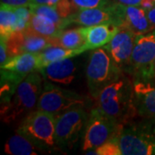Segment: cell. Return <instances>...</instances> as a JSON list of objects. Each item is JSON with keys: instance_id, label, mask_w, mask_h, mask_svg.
<instances>
[{"instance_id": "cell-31", "label": "cell", "mask_w": 155, "mask_h": 155, "mask_svg": "<svg viewBox=\"0 0 155 155\" xmlns=\"http://www.w3.org/2000/svg\"><path fill=\"white\" fill-rule=\"evenodd\" d=\"M149 78H155V61L153 62V68H152V71H151V73H150Z\"/></svg>"}, {"instance_id": "cell-4", "label": "cell", "mask_w": 155, "mask_h": 155, "mask_svg": "<svg viewBox=\"0 0 155 155\" xmlns=\"http://www.w3.org/2000/svg\"><path fill=\"white\" fill-rule=\"evenodd\" d=\"M122 73V69L104 47L93 50L89 56L85 69L87 87L91 96L97 99L100 92L121 77Z\"/></svg>"}, {"instance_id": "cell-15", "label": "cell", "mask_w": 155, "mask_h": 155, "mask_svg": "<svg viewBox=\"0 0 155 155\" xmlns=\"http://www.w3.org/2000/svg\"><path fill=\"white\" fill-rule=\"evenodd\" d=\"M43 79L52 83L68 85L72 83L76 78L77 65L72 58L51 63L40 70Z\"/></svg>"}, {"instance_id": "cell-8", "label": "cell", "mask_w": 155, "mask_h": 155, "mask_svg": "<svg viewBox=\"0 0 155 155\" xmlns=\"http://www.w3.org/2000/svg\"><path fill=\"white\" fill-rule=\"evenodd\" d=\"M83 96L75 91L61 88L52 82L44 80L36 109L58 115L76 106H84Z\"/></svg>"}, {"instance_id": "cell-26", "label": "cell", "mask_w": 155, "mask_h": 155, "mask_svg": "<svg viewBox=\"0 0 155 155\" xmlns=\"http://www.w3.org/2000/svg\"><path fill=\"white\" fill-rule=\"evenodd\" d=\"M1 4L11 7L30 6L33 4V0H1Z\"/></svg>"}, {"instance_id": "cell-12", "label": "cell", "mask_w": 155, "mask_h": 155, "mask_svg": "<svg viewBox=\"0 0 155 155\" xmlns=\"http://www.w3.org/2000/svg\"><path fill=\"white\" fill-rule=\"evenodd\" d=\"M133 86L138 117L155 119V78H133Z\"/></svg>"}, {"instance_id": "cell-14", "label": "cell", "mask_w": 155, "mask_h": 155, "mask_svg": "<svg viewBox=\"0 0 155 155\" xmlns=\"http://www.w3.org/2000/svg\"><path fill=\"white\" fill-rule=\"evenodd\" d=\"M115 16L111 8V5L108 7H97L78 10L74 14L68 17L65 26L71 24H78L82 27L93 26L102 23H114Z\"/></svg>"}, {"instance_id": "cell-20", "label": "cell", "mask_w": 155, "mask_h": 155, "mask_svg": "<svg viewBox=\"0 0 155 155\" xmlns=\"http://www.w3.org/2000/svg\"><path fill=\"white\" fill-rule=\"evenodd\" d=\"M28 28L41 35L50 37V38L58 37L64 30L59 25H57L48 18L40 15H35L33 13L30 17Z\"/></svg>"}, {"instance_id": "cell-5", "label": "cell", "mask_w": 155, "mask_h": 155, "mask_svg": "<svg viewBox=\"0 0 155 155\" xmlns=\"http://www.w3.org/2000/svg\"><path fill=\"white\" fill-rule=\"evenodd\" d=\"M55 122L54 115L36 109L24 116L17 132L32 141L41 152L52 151L57 148Z\"/></svg>"}, {"instance_id": "cell-6", "label": "cell", "mask_w": 155, "mask_h": 155, "mask_svg": "<svg viewBox=\"0 0 155 155\" xmlns=\"http://www.w3.org/2000/svg\"><path fill=\"white\" fill-rule=\"evenodd\" d=\"M88 116L83 106H76L56 115L55 140L58 149L67 151L74 147Z\"/></svg>"}, {"instance_id": "cell-10", "label": "cell", "mask_w": 155, "mask_h": 155, "mask_svg": "<svg viewBox=\"0 0 155 155\" xmlns=\"http://www.w3.org/2000/svg\"><path fill=\"white\" fill-rule=\"evenodd\" d=\"M111 8L114 12V24L119 28H125L135 35H140L153 30L148 20L147 11L140 6L124 5L112 3Z\"/></svg>"}, {"instance_id": "cell-18", "label": "cell", "mask_w": 155, "mask_h": 155, "mask_svg": "<svg viewBox=\"0 0 155 155\" xmlns=\"http://www.w3.org/2000/svg\"><path fill=\"white\" fill-rule=\"evenodd\" d=\"M84 48L78 49H67L59 46H51L38 53V64L36 71H40L51 63L67 58H72L85 52Z\"/></svg>"}, {"instance_id": "cell-19", "label": "cell", "mask_w": 155, "mask_h": 155, "mask_svg": "<svg viewBox=\"0 0 155 155\" xmlns=\"http://www.w3.org/2000/svg\"><path fill=\"white\" fill-rule=\"evenodd\" d=\"M5 152L11 155H37L41 151L28 138L17 132L7 140Z\"/></svg>"}, {"instance_id": "cell-22", "label": "cell", "mask_w": 155, "mask_h": 155, "mask_svg": "<svg viewBox=\"0 0 155 155\" xmlns=\"http://www.w3.org/2000/svg\"><path fill=\"white\" fill-rule=\"evenodd\" d=\"M55 43L56 46L67 49H78L84 48V36L82 27L63 30L61 35L55 38Z\"/></svg>"}, {"instance_id": "cell-30", "label": "cell", "mask_w": 155, "mask_h": 155, "mask_svg": "<svg viewBox=\"0 0 155 155\" xmlns=\"http://www.w3.org/2000/svg\"><path fill=\"white\" fill-rule=\"evenodd\" d=\"M60 0H33L35 5H55Z\"/></svg>"}, {"instance_id": "cell-24", "label": "cell", "mask_w": 155, "mask_h": 155, "mask_svg": "<svg viewBox=\"0 0 155 155\" xmlns=\"http://www.w3.org/2000/svg\"><path fill=\"white\" fill-rule=\"evenodd\" d=\"M94 150L97 155H122L116 136Z\"/></svg>"}, {"instance_id": "cell-21", "label": "cell", "mask_w": 155, "mask_h": 155, "mask_svg": "<svg viewBox=\"0 0 155 155\" xmlns=\"http://www.w3.org/2000/svg\"><path fill=\"white\" fill-rule=\"evenodd\" d=\"M18 16L15 7L1 4L0 8V38L8 39L17 29Z\"/></svg>"}, {"instance_id": "cell-2", "label": "cell", "mask_w": 155, "mask_h": 155, "mask_svg": "<svg viewBox=\"0 0 155 155\" xmlns=\"http://www.w3.org/2000/svg\"><path fill=\"white\" fill-rule=\"evenodd\" d=\"M43 82V77L39 71L30 72L18 84L11 99L1 104L2 122L10 124L33 110L37 106Z\"/></svg>"}, {"instance_id": "cell-28", "label": "cell", "mask_w": 155, "mask_h": 155, "mask_svg": "<svg viewBox=\"0 0 155 155\" xmlns=\"http://www.w3.org/2000/svg\"><path fill=\"white\" fill-rule=\"evenodd\" d=\"M112 1H113V3L121 4V5H124L140 6V7H141L145 0H112Z\"/></svg>"}, {"instance_id": "cell-7", "label": "cell", "mask_w": 155, "mask_h": 155, "mask_svg": "<svg viewBox=\"0 0 155 155\" xmlns=\"http://www.w3.org/2000/svg\"><path fill=\"white\" fill-rule=\"evenodd\" d=\"M121 127L97 107L92 109L89 114L83 134L82 151L87 152L96 149L109 140L115 137Z\"/></svg>"}, {"instance_id": "cell-29", "label": "cell", "mask_w": 155, "mask_h": 155, "mask_svg": "<svg viewBox=\"0 0 155 155\" xmlns=\"http://www.w3.org/2000/svg\"><path fill=\"white\" fill-rule=\"evenodd\" d=\"M147 15L148 20L151 22L153 28V29H155V5L152 9H150L149 11H147Z\"/></svg>"}, {"instance_id": "cell-9", "label": "cell", "mask_w": 155, "mask_h": 155, "mask_svg": "<svg viewBox=\"0 0 155 155\" xmlns=\"http://www.w3.org/2000/svg\"><path fill=\"white\" fill-rule=\"evenodd\" d=\"M155 61V29L136 35L129 65L126 69L133 78L148 79Z\"/></svg>"}, {"instance_id": "cell-13", "label": "cell", "mask_w": 155, "mask_h": 155, "mask_svg": "<svg viewBox=\"0 0 155 155\" xmlns=\"http://www.w3.org/2000/svg\"><path fill=\"white\" fill-rule=\"evenodd\" d=\"M135 38L136 35L131 31L120 28L110 41L104 47L122 71L129 65Z\"/></svg>"}, {"instance_id": "cell-17", "label": "cell", "mask_w": 155, "mask_h": 155, "mask_svg": "<svg viewBox=\"0 0 155 155\" xmlns=\"http://www.w3.org/2000/svg\"><path fill=\"white\" fill-rule=\"evenodd\" d=\"M38 64V54L23 53L11 57L0 69L11 75L24 79L30 72L36 71Z\"/></svg>"}, {"instance_id": "cell-11", "label": "cell", "mask_w": 155, "mask_h": 155, "mask_svg": "<svg viewBox=\"0 0 155 155\" xmlns=\"http://www.w3.org/2000/svg\"><path fill=\"white\" fill-rule=\"evenodd\" d=\"M5 41L10 58L23 53L38 54L48 47L56 46L55 38L41 35L29 28L14 32Z\"/></svg>"}, {"instance_id": "cell-25", "label": "cell", "mask_w": 155, "mask_h": 155, "mask_svg": "<svg viewBox=\"0 0 155 155\" xmlns=\"http://www.w3.org/2000/svg\"><path fill=\"white\" fill-rule=\"evenodd\" d=\"M78 10L97 7H108L112 5V0H72Z\"/></svg>"}, {"instance_id": "cell-23", "label": "cell", "mask_w": 155, "mask_h": 155, "mask_svg": "<svg viewBox=\"0 0 155 155\" xmlns=\"http://www.w3.org/2000/svg\"><path fill=\"white\" fill-rule=\"evenodd\" d=\"M31 12L35 15H40L47 17L51 21L59 25L63 29L65 27V21L61 18L59 12L56 9L55 5H35L32 4L29 6Z\"/></svg>"}, {"instance_id": "cell-3", "label": "cell", "mask_w": 155, "mask_h": 155, "mask_svg": "<svg viewBox=\"0 0 155 155\" xmlns=\"http://www.w3.org/2000/svg\"><path fill=\"white\" fill-rule=\"evenodd\" d=\"M140 118L121 125L116 137L122 155L155 154V119Z\"/></svg>"}, {"instance_id": "cell-1", "label": "cell", "mask_w": 155, "mask_h": 155, "mask_svg": "<svg viewBox=\"0 0 155 155\" xmlns=\"http://www.w3.org/2000/svg\"><path fill=\"white\" fill-rule=\"evenodd\" d=\"M96 100L97 107L121 125L138 117L134 104L131 76L122 73L116 81L107 85Z\"/></svg>"}, {"instance_id": "cell-27", "label": "cell", "mask_w": 155, "mask_h": 155, "mask_svg": "<svg viewBox=\"0 0 155 155\" xmlns=\"http://www.w3.org/2000/svg\"><path fill=\"white\" fill-rule=\"evenodd\" d=\"M1 39L0 41V65H4L10 59V55L8 53L7 46H6V41L5 39Z\"/></svg>"}, {"instance_id": "cell-16", "label": "cell", "mask_w": 155, "mask_h": 155, "mask_svg": "<svg viewBox=\"0 0 155 155\" xmlns=\"http://www.w3.org/2000/svg\"><path fill=\"white\" fill-rule=\"evenodd\" d=\"M119 29L120 28L114 23H102L82 27L84 36V48L86 50H94L104 47L110 41Z\"/></svg>"}]
</instances>
